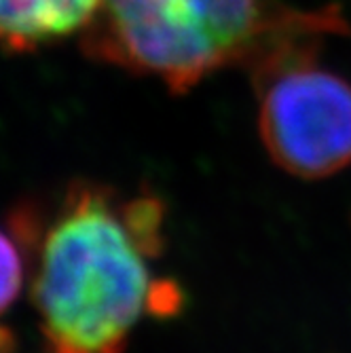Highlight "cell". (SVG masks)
Here are the masks:
<instances>
[{"label": "cell", "mask_w": 351, "mask_h": 353, "mask_svg": "<svg viewBox=\"0 0 351 353\" xmlns=\"http://www.w3.org/2000/svg\"><path fill=\"white\" fill-rule=\"evenodd\" d=\"M166 205L77 184L41 231L32 301L51 353H123L146 315H172L180 288L157 275Z\"/></svg>", "instance_id": "1"}, {"label": "cell", "mask_w": 351, "mask_h": 353, "mask_svg": "<svg viewBox=\"0 0 351 353\" xmlns=\"http://www.w3.org/2000/svg\"><path fill=\"white\" fill-rule=\"evenodd\" d=\"M341 17L275 0H100L81 47L91 57L172 91L231 66L252 68L273 51L339 34Z\"/></svg>", "instance_id": "2"}, {"label": "cell", "mask_w": 351, "mask_h": 353, "mask_svg": "<svg viewBox=\"0 0 351 353\" xmlns=\"http://www.w3.org/2000/svg\"><path fill=\"white\" fill-rule=\"evenodd\" d=\"M317 43H290L250 68L267 152L283 172L311 180L351 163V83L317 63Z\"/></svg>", "instance_id": "3"}, {"label": "cell", "mask_w": 351, "mask_h": 353, "mask_svg": "<svg viewBox=\"0 0 351 353\" xmlns=\"http://www.w3.org/2000/svg\"><path fill=\"white\" fill-rule=\"evenodd\" d=\"M100 0H0V47L30 53L89 26Z\"/></svg>", "instance_id": "4"}, {"label": "cell", "mask_w": 351, "mask_h": 353, "mask_svg": "<svg viewBox=\"0 0 351 353\" xmlns=\"http://www.w3.org/2000/svg\"><path fill=\"white\" fill-rule=\"evenodd\" d=\"M26 279L23 252L17 239L0 229V315H5L21 294Z\"/></svg>", "instance_id": "5"}]
</instances>
